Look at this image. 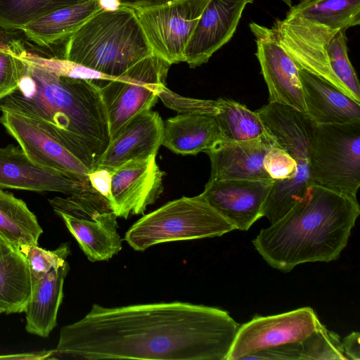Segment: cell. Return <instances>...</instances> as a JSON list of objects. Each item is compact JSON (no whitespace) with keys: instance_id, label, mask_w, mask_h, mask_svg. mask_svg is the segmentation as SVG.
Wrapping results in <instances>:
<instances>
[{"instance_id":"obj_36","label":"cell","mask_w":360,"mask_h":360,"mask_svg":"<svg viewBox=\"0 0 360 360\" xmlns=\"http://www.w3.org/2000/svg\"><path fill=\"white\" fill-rule=\"evenodd\" d=\"M49 359H56L55 349L15 354L0 355V359L41 360Z\"/></svg>"},{"instance_id":"obj_28","label":"cell","mask_w":360,"mask_h":360,"mask_svg":"<svg viewBox=\"0 0 360 360\" xmlns=\"http://www.w3.org/2000/svg\"><path fill=\"white\" fill-rule=\"evenodd\" d=\"M19 32L0 27V100L18 88L22 75L24 63L19 51L25 41Z\"/></svg>"},{"instance_id":"obj_26","label":"cell","mask_w":360,"mask_h":360,"mask_svg":"<svg viewBox=\"0 0 360 360\" xmlns=\"http://www.w3.org/2000/svg\"><path fill=\"white\" fill-rule=\"evenodd\" d=\"M214 117L221 141H248L258 138L267 131L256 111L231 99L217 100V111Z\"/></svg>"},{"instance_id":"obj_14","label":"cell","mask_w":360,"mask_h":360,"mask_svg":"<svg viewBox=\"0 0 360 360\" xmlns=\"http://www.w3.org/2000/svg\"><path fill=\"white\" fill-rule=\"evenodd\" d=\"M110 205L117 217L143 214L163 191L165 173L155 156L131 160L112 169Z\"/></svg>"},{"instance_id":"obj_30","label":"cell","mask_w":360,"mask_h":360,"mask_svg":"<svg viewBox=\"0 0 360 360\" xmlns=\"http://www.w3.org/2000/svg\"><path fill=\"white\" fill-rule=\"evenodd\" d=\"M345 30L339 32L327 48V56L330 68L338 79L360 103V86L356 73L349 56Z\"/></svg>"},{"instance_id":"obj_17","label":"cell","mask_w":360,"mask_h":360,"mask_svg":"<svg viewBox=\"0 0 360 360\" xmlns=\"http://www.w3.org/2000/svg\"><path fill=\"white\" fill-rule=\"evenodd\" d=\"M0 123L35 163L83 176L91 172L35 120L4 111Z\"/></svg>"},{"instance_id":"obj_12","label":"cell","mask_w":360,"mask_h":360,"mask_svg":"<svg viewBox=\"0 0 360 360\" xmlns=\"http://www.w3.org/2000/svg\"><path fill=\"white\" fill-rule=\"evenodd\" d=\"M257 45L256 56L267 85L269 102L306 113L299 68L281 45L273 27L249 25Z\"/></svg>"},{"instance_id":"obj_31","label":"cell","mask_w":360,"mask_h":360,"mask_svg":"<svg viewBox=\"0 0 360 360\" xmlns=\"http://www.w3.org/2000/svg\"><path fill=\"white\" fill-rule=\"evenodd\" d=\"M19 251L26 259L31 276V283L43 278L52 270L66 262L70 253L68 243L60 245L53 250H46L38 245H25Z\"/></svg>"},{"instance_id":"obj_39","label":"cell","mask_w":360,"mask_h":360,"mask_svg":"<svg viewBox=\"0 0 360 360\" xmlns=\"http://www.w3.org/2000/svg\"><path fill=\"white\" fill-rule=\"evenodd\" d=\"M99 4L105 10H115L120 6L118 0H99Z\"/></svg>"},{"instance_id":"obj_40","label":"cell","mask_w":360,"mask_h":360,"mask_svg":"<svg viewBox=\"0 0 360 360\" xmlns=\"http://www.w3.org/2000/svg\"><path fill=\"white\" fill-rule=\"evenodd\" d=\"M282 1L285 2L290 7L292 6V3H291L290 0H282ZM300 1H302V0H300Z\"/></svg>"},{"instance_id":"obj_20","label":"cell","mask_w":360,"mask_h":360,"mask_svg":"<svg viewBox=\"0 0 360 360\" xmlns=\"http://www.w3.org/2000/svg\"><path fill=\"white\" fill-rule=\"evenodd\" d=\"M306 114L316 124L360 121V103L323 79L299 69Z\"/></svg>"},{"instance_id":"obj_11","label":"cell","mask_w":360,"mask_h":360,"mask_svg":"<svg viewBox=\"0 0 360 360\" xmlns=\"http://www.w3.org/2000/svg\"><path fill=\"white\" fill-rule=\"evenodd\" d=\"M320 323L309 307L276 315L256 316L239 326L227 360H242L263 349L300 342Z\"/></svg>"},{"instance_id":"obj_1","label":"cell","mask_w":360,"mask_h":360,"mask_svg":"<svg viewBox=\"0 0 360 360\" xmlns=\"http://www.w3.org/2000/svg\"><path fill=\"white\" fill-rule=\"evenodd\" d=\"M239 324L228 311L183 302L108 308L63 326L56 358L227 360Z\"/></svg>"},{"instance_id":"obj_15","label":"cell","mask_w":360,"mask_h":360,"mask_svg":"<svg viewBox=\"0 0 360 360\" xmlns=\"http://www.w3.org/2000/svg\"><path fill=\"white\" fill-rule=\"evenodd\" d=\"M273 179L208 181L200 194L236 229L248 231L261 212Z\"/></svg>"},{"instance_id":"obj_29","label":"cell","mask_w":360,"mask_h":360,"mask_svg":"<svg viewBox=\"0 0 360 360\" xmlns=\"http://www.w3.org/2000/svg\"><path fill=\"white\" fill-rule=\"evenodd\" d=\"M300 360H347L342 340L321 323L314 331L300 341Z\"/></svg>"},{"instance_id":"obj_34","label":"cell","mask_w":360,"mask_h":360,"mask_svg":"<svg viewBox=\"0 0 360 360\" xmlns=\"http://www.w3.org/2000/svg\"><path fill=\"white\" fill-rule=\"evenodd\" d=\"M112 169L96 167L88 174V179L91 187L98 193L110 200Z\"/></svg>"},{"instance_id":"obj_6","label":"cell","mask_w":360,"mask_h":360,"mask_svg":"<svg viewBox=\"0 0 360 360\" xmlns=\"http://www.w3.org/2000/svg\"><path fill=\"white\" fill-rule=\"evenodd\" d=\"M236 228L200 194L169 201L143 215L125 233L124 240L136 251L162 243L213 238Z\"/></svg>"},{"instance_id":"obj_18","label":"cell","mask_w":360,"mask_h":360,"mask_svg":"<svg viewBox=\"0 0 360 360\" xmlns=\"http://www.w3.org/2000/svg\"><path fill=\"white\" fill-rule=\"evenodd\" d=\"M277 145L268 131L251 140L218 142L205 152L211 162L209 181L272 179L264 169L263 161L267 152Z\"/></svg>"},{"instance_id":"obj_4","label":"cell","mask_w":360,"mask_h":360,"mask_svg":"<svg viewBox=\"0 0 360 360\" xmlns=\"http://www.w3.org/2000/svg\"><path fill=\"white\" fill-rule=\"evenodd\" d=\"M359 23L360 0H302L272 27L299 69L323 79L356 101L332 71L326 51L339 32Z\"/></svg>"},{"instance_id":"obj_27","label":"cell","mask_w":360,"mask_h":360,"mask_svg":"<svg viewBox=\"0 0 360 360\" xmlns=\"http://www.w3.org/2000/svg\"><path fill=\"white\" fill-rule=\"evenodd\" d=\"M83 1L85 0H0V27L20 30L48 13Z\"/></svg>"},{"instance_id":"obj_22","label":"cell","mask_w":360,"mask_h":360,"mask_svg":"<svg viewBox=\"0 0 360 360\" xmlns=\"http://www.w3.org/2000/svg\"><path fill=\"white\" fill-rule=\"evenodd\" d=\"M221 141L214 115L180 113L164 123L162 145L177 154L206 152Z\"/></svg>"},{"instance_id":"obj_41","label":"cell","mask_w":360,"mask_h":360,"mask_svg":"<svg viewBox=\"0 0 360 360\" xmlns=\"http://www.w3.org/2000/svg\"><path fill=\"white\" fill-rule=\"evenodd\" d=\"M2 313H4V310L0 307V314H1Z\"/></svg>"},{"instance_id":"obj_19","label":"cell","mask_w":360,"mask_h":360,"mask_svg":"<svg viewBox=\"0 0 360 360\" xmlns=\"http://www.w3.org/2000/svg\"><path fill=\"white\" fill-rule=\"evenodd\" d=\"M163 134L158 112L149 110L136 115L111 138L96 167L114 169L128 161L156 156Z\"/></svg>"},{"instance_id":"obj_32","label":"cell","mask_w":360,"mask_h":360,"mask_svg":"<svg viewBox=\"0 0 360 360\" xmlns=\"http://www.w3.org/2000/svg\"><path fill=\"white\" fill-rule=\"evenodd\" d=\"M158 98L165 105L179 113L206 114L214 115L217 111V100H204L180 96L163 86Z\"/></svg>"},{"instance_id":"obj_16","label":"cell","mask_w":360,"mask_h":360,"mask_svg":"<svg viewBox=\"0 0 360 360\" xmlns=\"http://www.w3.org/2000/svg\"><path fill=\"white\" fill-rule=\"evenodd\" d=\"M253 0H209L185 49L184 62L195 68L233 36L246 6Z\"/></svg>"},{"instance_id":"obj_38","label":"cell","mask_w":360,"mask_h":360,"mask_svg":"<svg viewBox=\"0 0 360 360\" xmlns=\"http://www.w3.org/2000/svg\"><path fill=\"white\" fill-rule=\"evenodd\" d=\"M15 250L18 249L0 235V257Z\"/></svg>"},{"instance_id":"obj_21","label":"cell","mask_w":360,"mask_h":360,"mask_svg":"<svg viewBox=\"0 0 360 360\" xmlns=\"http://www.w3.org/2000/svg\"><path fill=\"white\" fill-rule=\"evenodd\" d=\"M102 9L99 0H85L48 13L21 28L26 39L41 50L53 52L91 15Z\"/></svg>"},{"instance_id":"obj_24","label":"cell","mask_w":360,"mask_h":360,"mask_svg":"<svg viewBox=\"0 0 360 360\" xmlns=\"http://www.w3.org/2000/svg\"><path fill=\"white\" fill-rule=\"evenodd\" d=\"M31 287L30 270L19 250L0 257V307L4 313L24 312Z\"/></svg>"},{"instance_id":"obj_5","label":"cell","mask_w":360,"mask_h":360,"mask_svg":"<svg viewBox=\"0 0 360 360\" xmlns=\"http://www.w3.org/2000/svg\"><path fill=\"white\" fill-rule=\"evenodd\" d=\"M153 54L134 10L101 9L64 43L63 59L115 79Z\"/></svg>"},{"instance_id":"obj_33","label":"cell","mask_w":360,"mask_h":360,"mask_svg":"<svg viewBox=\"0 0 360 360\" xmlns=\"http://www.w3.org/2000/svg\"><path fill=\"white\" fill-rule=\"evenodd\" d=\"M300 342L284 344L259 351L244 357L242 360L285 359L300 360Z\"/></svg>"},{"instance_id":"obj_13","label":"cell","mask_w":360,"mask_h":360,"mask_svg":"<svg viewBox=\"0 0 360 360\" xmlns=\"http://www.w3.org/2000/svg\"><path fill=\"white\" fill-rule=\"evenodd\" d=\"M91 186L88 176L44 167L33 162L20 147H0V188L71 195Z\"/></svg>"},{"instance_id":"obj_10","label":"cell","mask_w":360,"mask_h":360,"mask_svg":"<svg viewBox=\"0 0 360 360\" xmlns=\"http://www.w3.org/2000/svg\"><path fill=\"white\" fill-rule=\"evenodd\" d=\"M209 0H176L133 9L153 53L170 65L184 62L185 49Z\"/></svg>"},{"instance_id":"obj_3","label":"cell","mask_w":360,"mask_h":360,"mask_svg":"<svg viewBox=\"0 0 360 360\" xmlns=\"http://www.w3.org/2000/svg\"><path fill=\"white\" fill-rule=\"evenodd\" d=\"M359 214L356 199L311 184L252 244L270 266L283 272L303 263L329 262L347 246Z\"/></svg>"},{"instance_id":"obj_7","label":"cell","mask_w":360,"mask_h":360,"mask_svg":"<svg viewBox=\"0 0 360 360\" xmlns=\"http://www.w3.org/2000/svg\"><path fill=\"white\" fill-rule=\"evenodd\" d=\"M49 201L91 262L109 260L122 250L117 217L92 187Z\"/></svg>"},{"instance_id":"obj_2","label":"cell","mask_w":360,"mask_h":360,"mask_svg":"<svg viewBox=\"0 0 360 360\" xmlns=\"http://www.w3.org/2000/svg\"><path fill=\"white\" fill-rule=\"evenodd\" d=\"M18 88L0 100V111L31 117L90 171L110 141L107 110L91 80L56 75L27 60Z\"/></svg>"},{"instance_id":"obj_9","label":"cell","mask_w":360,"mask_h":360,"mask_svg":"<svg viewBox=\"0 0 360 360\" xmlns=\"http://www.w3.org/2000/svg\"><path fill=\"white\" fill-rule=\"evenodd\" d=\"M170 65L152 54L117 78L93 81L107 110L110 139L131 118L155 105Z\"/></svg>"},{"instance_id":"obj_25","label":"cell","mask_w":360,"mask_h":360,"mask_svg":"<svg viewBox=\"0 0 360 360\" xmlns=\"http://www.w3.org/2000/svg\"><path fill=\"white\" fill-rule=\"evenodd\" d=\"M42 233L26 203L0 188V235L19 250L22 245H38Z\"/></svg>"},{"instance_id":"obj_35","label":"cell","mask_w":360,"mask_h":360,"mask_svg":"<svg viewBox=\"0 0 360 360\" xmlns=\"http://www.w3.org/2000/svg\"><path fill=\"white\" fill-rule=\"evenodd\" d=\"M359 339V333L352 332L342 340V350L347 360L360 359Z\"/></svg>"},{"instance_id":"obj_37","label":"cell","mask_w":360,"mask_h":360,"mask_svg":"<svg viewBox=\"0 0 360 360\" xmlns=\"http://www.w3.org/2000/svg\"><path fill=\"white\" fill-rule=\"evenodd\" d=\"M121 6L132 9L144 8L162 5L176 0H118Z\"/></svg>"},{"instance_id":"obj_8","label":"cell","mask_w":360,"mask_h":360,"mask_svg":"<svg viewBox=\"0 0 360 360\" xmlns=\"http://www.w3.org/2000/svg\"><path fill=\"white\" fill-rule=\"evenodd\" d=\"M311 167L314 184L356 199L360 186V121L316 124Z\"/></svg>"},{"instance_id":"obj_23","label":"cell","mask_w":360,"mask_h":360,"mask_svg":"<svg viewBox=\"0 0 360 360\" xmlns=\"http://www.w3.org/2000/svg\"><path fill=\"white\" fill-rule=\"evenodd\" d=\"M69 271L66 261L39 281L32 283L31 295L25 309L26 330L42 338L49 337L57 324L63 298V284Z\"/></svg>"}]
</instances>
